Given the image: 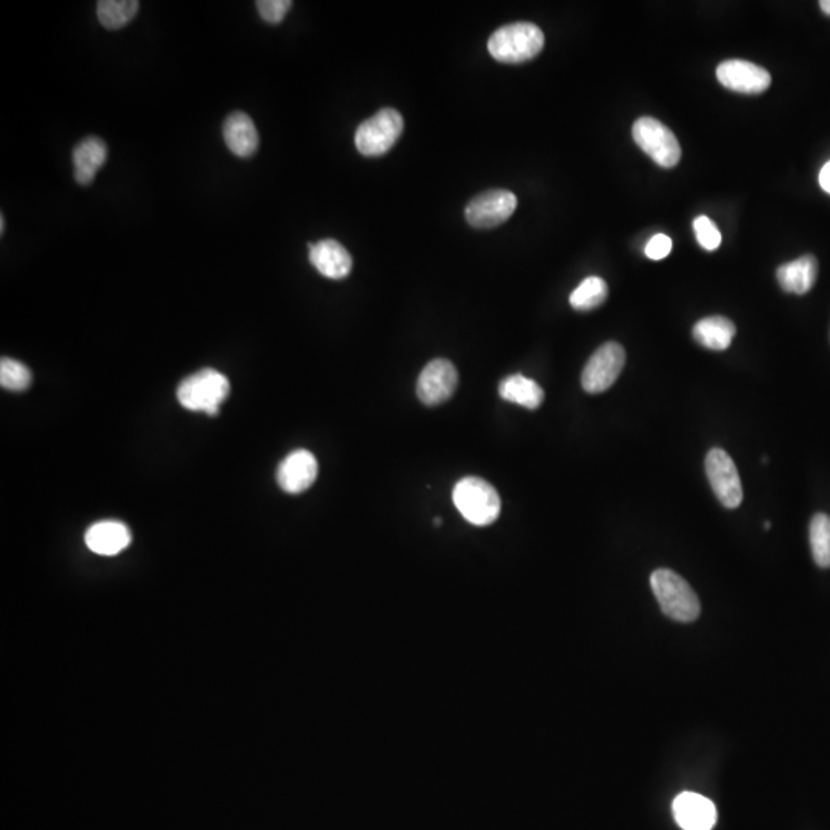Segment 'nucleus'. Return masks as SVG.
<instances>
[{
	"instance_id": "nucleus-31",
	"label": "nucleus",
	"mask_w": 830,
	"mask_h": 830,
	"mask_svg": "<svg viewBox=\"0 0 830 830\" xmlns=\"http://www.w3.org/2000/svg\"><path fill=\"white\" fill-rule=\"evenodd\" d=\"M434 523H435V526L442 525V518H435Z\"/></svg>"
},
{
	"instance_id": "nucleus-30",
	"label": "nucleus",
	"mask_w": 830,
	"mask_h": 830,
	"mask_svg": "<svg viewBox=\"0 0 830 830\" xmlns=\"http://www.w3.org/2000/svg\"><path fill=\"white\" fill-rule=\"evenodd\" d=\"M0 220H2V225H0V226H2V228H0V231H2V233H4V231H5V217L4 216L0 217Z\"/></svg>"
},
{
	"instance_id": "nucleus-23",
	"label": "nucleus",
	"mask_w": 830,
	"mask_h": 830,
	"mask_svg": "<svg viewBox=\"0 0 830 830\" xmlns=\"http://www.w3.org/2000/svg\"><path fill=\"white\" fill-rule=\"evenodd\" d=\"M809 542L812 555L820 568H830V517L827 514H817L809 526Z\"/></svg>"
},
{
	"instance_id": "nucleus-18",
	"label": "nucleus",
	"mask_w": 830,
	"mask_h": 830,
	"mask_svg": "<svg viewBox=\"0 0 830 830\" xmlns=\"http://www.w3.org/2000/svg\"><path fill=\"white\" fill-rule=\"evenodd\" d=\"M818 276V262L814 256L800 257L794 262L784 263L777 269V280L781 289L786 293L803 294L809 293L814 288Z\"/></svg>"
},
{
	"instance_id": "nucleus-4",
	"label": "nucleus",
	"mask_w": 830,
	"mask_h": 830,
	"mask_svg": "<svg viewBox=\"0 0 830 830\" xmlns=\"http://www.w3.org/2000/svg\"><path fill=\"white\" fill-rule=\"evenodd\" d=\"M455 508L471 525L488 526L502 511V500L494 486L479 477H465L454 486Z\"/></svg>"
},
{
	"instance_id": "nucleus-5",
	"label": "nucleus",
	"mask_w": 830,
	"mask_h": 830,
	"mask_svg": "<svg viewBox=\"0 0 830 830\" xmlns=\"http://www.w3.org/2000/svg\"><path fill=\"white\" fill-rule=\"evenodd\" d=\"M405 120L394 108H383L379 113L360 123L356 131V147L365 157H380L388 153L403 134Z\"/></svg>"
},
{
	"instance_id": "nucleus-8",
	"label": "nucleus",
	"mask_w": 830,
	"mask_h": 830,
	"mask_svg": "<svg viewBox=\"0 0 830 830\" xmlns=\"http://www.w3.org/2000/svg\"><path fill=\"white\" fill-rule=\"evenodd\" d=\"M706 475L712 491L724 508L735 509L743 502V486L740 474L731 455L720 448H714L706 455Z\"/></svg>"
},
{
	"instance_id": "nucleus-15",
	"label": "nucleus",
	"mask_w": 830,
	"mask_h": 830,
	"mask_svg": "<svg viewBox=\"0 0 830 830\" xmlns=\"http://www.w3.org/2000/svg\"><path fill=\"white\" fill-rule=\"evenodd\" d=\"M223 139L231 153L242 159L254 156L259 148V133H257L256 125L253 119L242 111L226 117L223 123Z\"/></svg>"
},
{
	"instance_id": "nucleus-9",
	"label": "nucleus",
	"mask_w": 830,
	"mask_h": 830,
	"mask_svg": "<svg viewBox=\"0 0 830 830\" xmlns=\"http://www.w3.org/2000/svg\"><path fill=\"white\" fill-rule=\"evenodd\" d=\"M517 197L508 190H489L475 196L465 210L466 222L477 230H492L511 219Z\"/></svg>"
},
{
	"instance_id": "nucleus-27",
	"label": "nucleus",
	"mask_w": 830,
	"mask_h": 830,
	"mask_svg": "<svg viewBox=\"0 0 830 830\" xmlns=\"http://www.w3.org/2000/svg\"><path fill=\"white\" fill-rule=\"evenodd\" d=\"M672 249L671 237L657 234L646 245V256L651 260H663L669 256Z\"/></svg>"
},
{
	"instance_id": "nucleus-29",
	"label": "nucleus",
	"mask_w": 830,
	"mask_h": 830,
	"mask_svg": "<svg viewBox=\"0 0 830 830\" xmlns=\"http://www.w3.org/2000/svg\"><path fill=\"white\" fill-rule=\"evenodd\" d=\"M820 8L826 16L830 17V0H823V2H820Z\"/></svg>"
},
{
	"instance_id": "nucleus-21",
	"label": "nucleus",
	"mask_w": 830,
	"mask_h": 830,
	"mask_svg": "<svg viewBox=\"0 0 830 830\" xmlns=\"http://www.w3.org/2000/svg\"><path fill=\"white\" fill-rule=\"evenodd\" d=\"M609 296V288L606 285L605 280L601 279V277L591 276L586 277L577 288L572 291L571 297H569V303H571L572 308L575 311H581V313H588V311H592V309L598 308V306L603 305L608 299Z\"/></svg>"
},
{
	"instance_id": "nucleus-19",
	"label": "nucleus",
	"mask_w": 830,
	"mask_h": 830,
	"mask_svg": "<svg viewBox=\"0 0 830 830\" xmlns=\"http://www.w3.org/2000/svg\"><path fill=\"white\" fill-rule=\"evenodd\" d=\"M737 334V328L731 320L723 316H711L700 320L692 329L695 342L711 351H724L731 346Z\"/></svg>"
},
{
	"instance_id": "nucleus-22",
	"label": "nucleus",
	"mask_w": 830,
	"mask_h": 830,
	"mask_svg": "<svg viewBox=\"0 0 830 830\" xmlns=\"http://www.w3.org/2000/svg\"><path fill=\"white\" fill-rule=\"evenodd\" d=\"M139 11L137 0H100L97 4V17L107 30H120L127 27Z\"/></svg>"
},
{
	"instance_id": "nucleus-3",
	"label": "nucleus",
	"mask_w": 830,
	"mask_h": 830,
	"mask_svg": "<svg viewBox=\"0 0 830 830\" xmlns=\"http://www.w3.org/2000/svg\"><path fill=\"white\" fill-rule=\"evenodd\" d=\"M230 380L216 369H202L193 376L186 377L177 388V400L185 409L205 412L208 415L219 414L220 405L230 396Z\"/></svg>"
},
{
	"instance_id": "nucleus-10",
	"label": "nucleus",
	"mask_w": 830,
	"mask_h": 830,
	"mask_svg": "<svg viewBox=\"0 0 830 830\" xmlns=\"http://www.w3.org/2000/svg\"><path fill=\"white\" fill-rule=\"evenodd\" d=\"M459 383V372L449 360L435 359L420 372L417 396L426 406H437L454 396Z\"/></svg>"
},
{
	"instance_id": "nucleus-2",
	"label": "nucleus",
	"mask_w": 830,
	"mask_h": 830,
	"mask_svg": "<svg viewBox=\"0 0 830 830\" xmlns=\"http://www.w3.org/2000/svg\"><path fill=\"white\" fill-rule=\"evenodd\" d=\"M651 586L663 614L680 623L697 620L700 600L692 586L671 569H657L651 575Z\"/></svg>"
},
{
	"instance_id": "nucleus-11",
	"label": "nucleus",
	"mask_w": 830,
	"mask_h": 830,
	"mask_svg": "<svg viewBox=\"0 0 830 830\" xmlns=\"http://www.w3.org/2000/svg\"><path fill=\"white\" fill-rule=\"evenodd\" d=\"M718 82L740 94H761L771 87L772 77L763 67L747 60H726L717 68Z\"/></svg>"
},
{
	"instance_id": "nucleus-1",
	"label": "nucleus",
	"mask_w": 830,
	"mask_h": 830,
	"mask_svg": "<svg viewBox=\"0 0 830 830\" xmlns=\"http://www.w3.org/2000/svg\"><path fill=\"white\" fill-rule=\"evenodd\" d=\"M545 47V34L531 22H515L498 28L488 40L491 56L502 64H525Z\"/></svg>"
},
{
	"instance_id": "nucleus-24",
	"label": "nucleus",
	"mask_w": 830,
	"mask_h": 830,
	"mask_svg": "<svg viewBox=\"0 0 830 830\" xmlns=\"http://www.w3.org/2000/svg\"><path fill=\"white\" fill-rule=\"evenodd\" d=\"M33 382L30 369L19 360L4 357L0 362V385L8 391H25Z\"/></svg>"
},
{
	"instance_id": "nucleus-25",
	"label": "nucleus",
	"mask_w": 830,
	"mask_h": 830,
	"mask_svg": "<svg viewBox=\"0 0 830 830\" xmlns=\"http://www.w3.org/2000/svg\"><path fill=\"white\" fill-rule=\"evenodd\" d=\"M694 233L701 248L715 251L721 245V233L709 217L698 216L694 220Z\"/></svg>"
},
{
	"instance_id": "nucleus-17",
	"label": "nucleus",
	"mask_w": 830,
	"mask_h": 830,
	"mask_svg": "<svg viewBox=\"0 0 830 830\" xmlns=\"http://www.w3.org/2000/svg\"><path fill=\"white\" fill-rule=\"evenodd\" d=\"M108 157L107 143L99 137H87L77 143L73 150L74 177L79 185H90L97 171L105 165Z\"/></svg>"
},
{
	"instance_id": "nucleus-6",
	"label": "nucleus",
	"mask_w": 830,
	"mask_h": 830,
	"mask_svg": "<svg viewBox=\"0 0 830 830\" xmlns=\"http://www.w3.org/2000/svg\"><path fill=\"white\" fill-rule=\"evenodd\" d=\"M632 136L658 166L674 168L681 159V147L675 134L654 117H640L632 127Z\"/></svg>"
},
{
	"instance_id": "nucleus-16",
	"label": "nucleus",
	"mask_w": 830,
	"mask_h": 830,
	"mask_svg": "<svg viewBox=\"0 0 830 830\" xmlns=\"http://www.w3.org/2000/svg\"><path fill=\"white\" fill-rule=\"evenodd\" d=\"M85 543L94 554L116 555L131 545V532L123 523L107 520L88 529Z\"/></svg>"
},
{
	"instance_id": "nucleus-26",
	"label": "nucleus",
	"mask_w": 830,
	"mask_h": 830,
	"mask_svg": "<svg viewBox=\"0 0 830 830\" xmlns=\"http://www.w3.org/2000/svg\"><path fill=\"white\" fill-rule=\"evenodd\" d=\"M256 5L260 17L265 22L277 25L285 19L286 14L293 7V2L291 0H259V2H256Z\"/></svg>"
},
{
	"instance_id": "nucleus-13",
	"label": "nucleus",
	"mask_w": 830,
	"mask_h": 830,
	"mask_svg": "<svg viewBox=\"0 0 830 830\" xmlns=\"http://www.w3.org/2000/svg\"><path fill=\"white\" fill-rule=\"evenodd\" d=\"M674 818L683 830H712L717 823V807L709 798L683 792L672 804Z\"/></svg>"
},
{
	"instance_id": "nucleus-14",
	"label": "nucleus",
	"mask_w": 830,
	"mask_h": 830,
	"mask_svg": "<svg viewBox=\"0 0 830 830\" xmlns=\"http://www.w3.org/2000/svg\"><path fill=\"white\" fill-rule=\"evenodd\" d=\"M309 262L326 279L342 280L351 274L352 257L348 249L334 239L309 243Z\"/></svg>"
},
{
	"instance_id": "nucleus-12",
	"label": "nucleus",
	"mask_w": 830,
	"mask_h": 830,
	"mask_svg": "<svg viewBox=\"0 0 830 830\" xmlns=\"http://www.w3.org/2000/svg\"><path fill=\"white\" fill-rule=\"evenodd\" d=\"M319 474L316 457L306 449H297L282 460L277 469V482L288 494H300L311 488Z\"/></svg>"
},
{
	"instance_id": "nucleus-20",
	"label": "nucleus",
	"mask_w": 830,
	"mask_h": 830,
	"mask_svg": "<svg viewBox=\"0 0 830 830\" xmlns=\"http://www.w3.org/2000/svg\"><path fill=\"white\" fill-rule=\"evenodd\" d=\"M498 394L506 402L517 403L528 409L540 408L545 399L542 386L522 374H514L502 380L498 386Z\"/></svg>"
},
{
	"instance_id": "nucleus-28",
	"label": "nucleus",
	"mask_w": 830,
	"mask_h": 830,
	"mask_svg": "<svg viewBox=\"0 0 830 830\" xmlns=\"http://www.w3.org/2000/svg\"><path fill=\"white\" fill-rule=\"evenodd\" d=\"M820 185L827 194H830V162H827L821 170Z\"/></svg>"
},
{
	"instance_id": "nucleus-7",
	"label": "nucleus",
	"mask_w": 830,
	"mask_h": 830,
	"mask_svg": "<svg viewBox=\"0 0 830 830\" xmlns=\"http://www.w3.org/2000/svg\"><path fill=\"white\" fill-rule=\"evenodd\" d=\"M626 351L620 343L608 342L592 354L581 374V386L589 394L608 391L625 368Z\"/></svg>"
}]
</instances>
